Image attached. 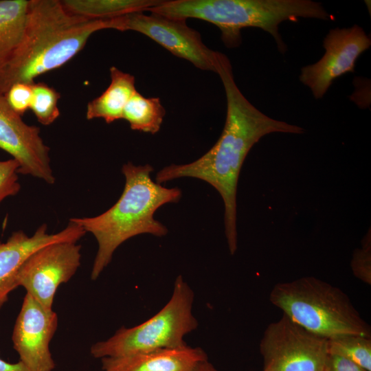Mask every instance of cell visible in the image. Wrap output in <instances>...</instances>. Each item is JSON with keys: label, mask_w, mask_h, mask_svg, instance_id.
<instances>
[{"label": "cell", "mask_w": 371, "mask_h": 371, "mask_svg": "<svg viewBox=\"0 0 371 371\" xmlns=\"http://www.w3.org/2000/svg\"><path fill=\"white\" fill-rule=\"evenodd\" d=\"M325 371H366L354 363L340 357L329 355Z\"/></svg>", "instance_id": "cb8c5ba5"}, {"label": "cell", "mask_w": 371, "mask_h": 371, "mask_svg": "<svg viewBox=\"0 0 371 371\" xmlns=\"http://www.w3.org/2000/svg\"><path fill=\"white\" fill-rule=\"evenodd\" d=\"M150 164L123 165L125 177L123 192L117 202L104 212L93 217L71 218L86 233L93 234L98 243L91 278L95 280L111 262L116 249L129 238L142 234L161 237L168 229L154 217L166 203H177L182 192L178 188H166L154 181Z\"/></svg>", "instance_id": "3957f363"}, {"label": "cell", "mask_w": 371, "mask_h": 371, "mask_svg": "<svg viewBox=\"0 0 371 371\" xmlns=\"http://www.w3.org/2000/svg\"><path fill=\"white\" fill-rule=\"evenodd\" d=\"M165 115L159 98H146L137 91L126 103L122 119L132 130L155 134L159 131Z\"/></svg>", "instance_id": "ac0fdd59"}, {"label": "cell", "mask_w": 371, "mask_h": 371, "mask_svg": "<svg viewBox=\"0 0 371 371\" xmlns=\"http://www.w3.org/2000/svg\"><path fill=\"white\" fill-rule=\"evenodd\" d=\"M225 89L227 115L216 144L196 160L171 164L160 170L155 182L161 184L181 177L203 180L214 187L224 203L225 234L232 255L237 250L236 194L238 177L251 148L264 136L282 133L302 134L299 126L271 118L254 106L235 82L229 59L223 54L217 72Z\"/></svg>", "instance_id": "6da1fadb"}, {"label": "cell", "mask_w": 371, "mask_h": 371, "mask_svg": "<svg viewBox=\"0 0 371 371\" xmlns=\"http://www.w3.org/2000/svg\"><path fill=\"white\" fill-rule=\"evenodd\" d=\"M189 371H218L208 359L202 361L197 363L192 369Z\"/></svg>", "instance_id": "484cf974"}, {"label": "cell", "mask_w": 371, "mask_h": 371, "mask_svg": "<svg viewBox=\"0 0 371 371\" xmlns=\"http://www.w3.org/2000/svg\"><path fill=\"white\" fill-rule=\"evenodd\" d=\"M85 234L80 225L69 220L66 227L58 233L49 234L44 223L30 236L19 230L0 243V310L8 302L10 293L18 287L16 278L19 269L34 252L56 242H77Z\"/></svg>", "instance_id": "4fadbf2b"}, {"label": "cell", "mask_w": 371, "mask_h": 371, "mask_svg": "<svg viewBox=\"0 0 371 371\" xmlns=\"http://www.w3.org/2000/svg\"><path fill=\"white\" fill-rule=\"evenodd\" d=\"M111 83L98 97L87 106V120L102 118L107 124L122 119L123 110L133 94L137 91L134 76L110 67Z\"/></svg>", "instance_id": "9a60e30c"}, {"label": "cell", "mask_w": 371, "mask_h": 371, "mask_svg": "<svg viewBox=\"0 0 371 371\" xmlns=\"http://www.w3.org/2000/svg\"><path fill=\"white\" fill-rule=\"evenodd\" d=\"M111 29L110 19H91L69 12L59 0H29L18 49L0 76V95L17 82L59 68L85 47L95 32Z\"/></svg>", "instance_id": "7a4b0ae2"}, {"label": "cell", "mask_w": 371, "mask_h": 371, "mask_svg": "<svg viewBox=\"0 0 371 371\" xmlns=\"http://www.w3.org/2000/svg\"><path fill=\"white\" fill-rule=\"evenodd\" d=\"M0 371H32L21 361L10 363L0 357Z\"/></svg>", "instance_id": "d4e9b609"}, {"label": "cell", "mask_w": 371, "mask_h": 371, "mask_svg": "<svg viewBox=\"0 0 371 371\" xmlns=\"http://www.w3.org/2000/svg\"><path fill=\"white\" fill-rule=\"evenodd\" d=\"M32 89V98L30 109L41 124H52L60 115L58 106L60 93L43 82H34Z\"/></svg>", "instance_id": "ffe728a7"}, {"label": "cell", "mask_w": 371, "mask_h": 371, "mask_svg": "<svg viewBox=\"0 0 371 371\" xmlns=\"http://www.w3.org/2000/svg\"><path fill=\"white\" fill-rule=\"evenodd\" d=\"M270 302L306 330L327 339L357 335L371 337L370 326L339 288L307 276L276 284Z\"/></svg>", "instance_id": "5b68a950"}, {"label": "cell", "mask_w": 371, "mask_h": 371, "mask_svg": "<svg viewBox=\"0 0 371 371\" xmlns=\"http://www.w3.org/2000/svg\"><path fill=\"white\" fill-rule=\"evenodd\" d=\"M100 359L102 371H189L207 356L202 348L186 345Z\"/></svg>", "instance_id": "5bb4252c"}, {"label": "cell", "mask_w": 371, "mask_h": 371, "mask_svg": "<svg viewBox=\"0 0 371 371\" xmlns=\"http://www.w3.org/2000/svg\"><path fill=\"white\" fill-rule=\"evenodd\" d=\"M28 2L0 0V76L11 63L21 42Z\"/></svg>", "instance_id": "2e32d148"}, {"label": "cell", "mask_w": 371, "mask_h": 371, "mask_svg": "<svg viewBox=\"0 0 371 371\" xmlns=\"http://www.w3.org/2000/svg\"><path fill=\"white\" fill-rule=\"evenodd\" d=\"M0 148L17 161L19 174L31 175L49 184L54 183L49 148L40 136V128L24 122L3 95H0Z\"/></svg>", "instance_id": "7c38bea8"}, {"label": "cell", "mask_w": 371, "mask_h": 371, "mask_svg": "<svg viewBox=\"0 0 371 371\" xmlns=\"http://www.w3.org/2000/svg\"><path fill=\"white\" fill-rule=\"evenodd\" d=\"M19 163L13 158L0 160V203L5 198L15 196L19 192Z\"/></svg>", "instance_id": "7402d4cb"}, {"label": "cell", "mask_w": 371, "mask_h": 371, "mask_svg": "<svg viewBox=\"0 0 371 371\" xmlns=\"http://www.w3.org/2000/svg\"><path fill=\"white\" fill-rule=\"evenodd\" d=\"M329 355L344 358L371 371V337L345 335L327 340Z\"/></svg>", "instance_id": "d6986e66"}, {"label": "cell", "mask_w": 371, "mask_h": 371, "mask_svg": "<svg viewBox=\"0 0 371 371\" xmlns=\"http://www.w3.org/2000/svg\"><path fill=\"white\" fill-rule=\"evenodd\" d=\"M81 262V245L61 241L45 245L34 252L16 275L22 286L43 306L53 309L55 294L60 284L74 276Z\"/></svg>", "instance_id": "9c48e42d"}, {"label": "cell", "mask_w": 371, "mask_h": 371, "mask_svg": "<svg viewBox=\"0 0 371 371\" xmlns=\"http://www.w3.org/2000/svg\"><path fill=\"white\" fill-rule=\"evenodd\" d=\"M148 12L172 19H196L216 25L227 47L241 43V30L258 27L267 32L284 54L286 45L279 33V25L300 18L334 20L321 3L311 0H169L161 1Z\"/></svg>", "instance_id": "277c9868"}, {"label": "cell", "mask_w": 371, "mask_h": 371, "mask_svg": "<svg viewBox=\"0 0 371 371\" xmlns=\"http://www.w3.org/2000/svg\"><path fill=\"white\" fill-rule=\"evenodd\" d=\"M354 276L366 283L371 285V235L370 230L361 240L360 248L356 249L350 262Z\"/></svg>", "instance_id": "44dd1931"}, {"label": "cell", "mask_w": 371, "mask_h": 371, "mask_svg": "<svg viewBox=\"0 0 371 371\" xmlns=\"http://www.w3.org/2000/svg\"><path fill=\"white\" fill-rule=\"evenodd\" d=\"M370 45V37L358 25L330 30L324 38L323 56L301 69L300 82L315 99L323 98L336 78L354 71L357 58Z\"/></svg>", "instance_id": "30bf717a"}, {"label": "cell", "mask_w": 371, "mask_h": 371, "mask_svg": "<svg viewBox=\"0 0 371 371\" xmlns=\"http://www.w3.org/2000/svg\"><path fill=\"white\" fill-rule=\"evenodd\" d=\"M111 20V29L139 32L198 69L217 72L222 53L206 46L199 32L190 27L186 20L142 12Z\"/></svg>", "instance_id": "ba28073f"}, {"label": "cell", "mask_w": 371, "mask_h": 371, "mask_svg": "<svg viewBox=\"0 0 371 371\" xmlns=\"http://www.w3.org/2000/svg\"><path fill=\"white\" fill-rule=\"evenodd\" d=\"M194 292L177 276L170 299L154 316L131 327L119 328L111 337L91 346L96 359L117 357L187 345L184 337L196 330L198 322L192 313Z\"/></svg>", "instance_id": "8992f818"}, {"label": "cell", "mask_w": 371, "mask_h": 371, "mask_svg": "<svg viewBox=\"0 0 371 371\" xmlns=\"http://www.w3.org/2000/svg\"><path fill=\"white\" fill-rule=\"evenodd\" d=\"M327 340L282 315L267 326L260 340L262 371H325Z\"/></svg>", "instance_id": "52a82bcc"}, {"label": "cell", "mask_w": 371, "mask_h": 371, "mask_svg": "<svg viewBox=\"0 0 371 371\" xmlns=\"http://www.w3.org/2000/svg\"><path fill=\"white\" fill-rule=\"evenodd\" d=\"M58 323V315L53 309L45 308L25 293L13 328L12 341L19 361L30 370H54L49 343Z\"/></svg>", "instance_id": "8fae6325"}, {"label": "cell", "mask_w": 371, "mask_h": 371, "mask_svg": "<svg viewBox=\"0 0 371 371\" xmlns=\"http://www.w3.org/2000/svg\"><path fill=\"white\" fill-rule=\"evenodd\" d=\"M32 84L15 83L8 89L4 95L10 108L21 116L30 108L32 98Z\"/></svg>", "instance_id": "603a6c76"}, {"label": "cell", "mask_w": 371, "mask_h": 371, "mask_svg": "<svg viewBox=\"0 0 371 371\" xmlns=\"http://www.w3.org/2000/svg\"><path fill=\"white\" fill-rule=\"evenodd\" d=\"M161 0H64L69 12L91 19H110L134 12H145Z\"/></svg>", "instance_id": "e0dca14e"}]
</instances>
